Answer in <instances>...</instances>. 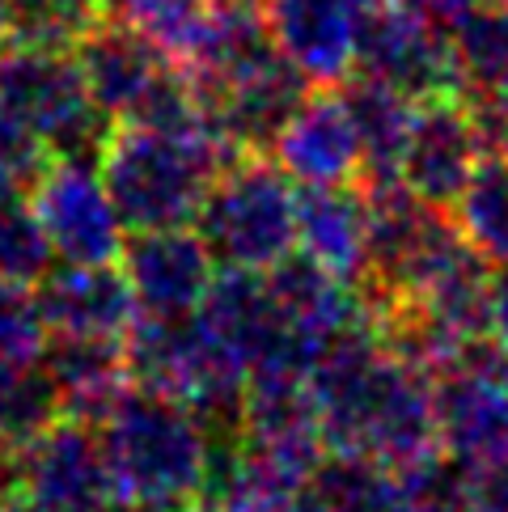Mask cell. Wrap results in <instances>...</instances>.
I'll return each mask as SVG.
<instances>
[{
    "instance_id": "6da1fadb",
    "label": "cell",
    "mask_w": 508,
    "mask_h": 512,
    "mask_svg": "<svg viewBox=\"0 0 508 512\" xmlns=\"http://www.w3.org/2000/svg\"><path fill=\"white\" fill-rule=\"evenodd\" d=\"M310 394L331 453L373 457L394 470H415L441 453L432 373L398 352L373 314L322 347Z\"/></svg>"
},
{
    "instance_id": "7a4b0ae2",
    "label": "cell",
    "mask_w": 508,
    "mask_h": 512,
    "mask_svg": "<svg viewBox=\"0 0 508 512\" xmlns=\"http://www.w3.org/2000/svg\"><path fill=\"white\" fill-rule=\"evenodd\" d=\"M115 496L157 512H183L208 496L216 428L183 398L132 381L98 419Z\"/></svg>"
},
{
    "instance_id": "3957f363",
    "label": "cell",
    "mask_w": 508,
    "mask_h": 512,
    "mask_svg": "<svg viewBox=\"0 0 508 512\" xmlns=\"http://www.w3.org/2000/svg\"><path fill=\"white\" fill-rule=\"evenodd\" d=\"M229 161H238V153L204 115L166 127L115 123L98 153V170L123 229L140 233L191 225Z\"/></svg>"
},
{
    "instance_id": "277c9868",
    "label": "cell",
    "mask_w": 508,
    "mask_h": 512,
    "mask_svg": "<svg viewBox=\"0 0 508 512\" xmlns=\"http://www.w3.org/2000/svg\"><path fill=\"white\" fill-rule=\"evenodd\" d=\"M195 229L221 267L271 271L297 254V182L271 153H242L212 182Z\"/></svg>"
},
{
    "instance_id": "5b68a950",
    "label": "cell",
    "mask_w": 508,
    "mask_h": 512,
    "mask_svg": "<svg viewBox=\"0 0 508 512\" xmlns=\"http://www.w3.org/2000/svg\"><path fill=\"white\" fill-rule=\"evenodd\" d=\"M127 360L140 386L183 398L208 419L216 432L238 428L246 373L221 343H216L204 322L191 318H144L127 335Z\"/></svg>"
},
{
    "instance_id": "8992f818",
    "label": "cell",
    "mask_w": 508,
    "mask_h": 512,
    "mask_svg": "<svg viewBox=\"0 0 508 512\" xmlns=\"http://www.w3.org/2000/svg\"><path fill=\"white\" fill-rule=\"evenodd\" d=\"M0 94L13 102L51 157H94L111 136V115L94 102L72 51L9 43L0 51Z\"/></svg>"
},
{
    "instance_id": "52a82bcc",
    "label": "cell",
    "mask_w": 508,
    "mask_h": 512,
    "mask_svg": "<svg viewBox=\"0 0 508 512\" xmlns=\"http://www.w3.org/2000/svg\"><path fill=\"white\" fill-rule=\"evenodd\" d=\"M356 72L394 85L415 102L462 94L449 22L428 0H381L369 13Z\"/></svg>"
},
{
    "instance_id": "ba28073f",
    "label": "cell",
    "mask_w": 508,
    "mask_h": 512,
    "mask_svg": "<svg viewBox=\"0 0 508 512\" xmlns=\"http://www.w3.org/2000/svg\"><path fill=\"white\" fill-rule=\"evenodd\" d=\"M441 453L458 462H508V356L492 339L432 373Z\"/></svg>"
},
{
    "instance_id": "9c48e42d",
    "label": "cell",
    "mask_w": 508,
    "mask_h": 512,
    "mask_svg": "<svg viewBox=\"0 0 508 512\" xmlns=\"http://www.w3.org/2000/svg\"><path fill=\"white\" fill-rule=\"evenodd\" d=\"M30 204L60 263H119L123 221L102 182V170H94V157H51L47 170L34 178Z\"/></svg>"
},
{
    "instance_id": "30bf717a",
    "label": "cell",
    "mask_w": 508,
    "mask_h": 512,
    "mask_svg": "<svg viewBox=\"0 0 508 512\" xmlns=\"http://www.w3.org/2000/svg\"><path fill=\"white\" fill-rule=\"evenodd\" d=\"M377 5L381 0H263L271 39L310 85H343L352 77Z\"/></svg>"
},
{
    "instance_id": "8fae6325",
    "label": "cell",
    "mask_w": 508,
    "mask_h": 512,
    "mask_svg": "<svg viewBox=\"0 0 508 512\" xmlns=\"http://www.w3.org/2000/svg\"><path fill=\"white\" fill-rule=\"evenodd\" d=\"M119 267L144 318H191L216 280V259L199 229H140L123 242Z\"/></svg>"
},
{
    "instance_id": "7c38bea8",
    "label": "cell",
    "mask_w": 508,
    "mask_h": 512,
    "mask_svg": "<svg viewBox=\"0 0 508 512\" xmlns=\"http://www.w3.org/2000/svg\"><path fill=\"white\" fill-rule=\"evenodd\" d=\"M13 487L64 504L72 512H94L115 496L111 470H106L98 424L81 415H60L39 436L13 453Z\"/></svg>"
},
{
    "instance_id": "4fadbf2b",
    "label": "cell",
    "mask_w": 508,
    "mask_h": 512,
    "mask_svg": "<svg viewBox=\"0 0 508 512\" xmlns=\"http://www.w3.org/2000/svg\"><path fill=\"white\" fill-rule=\"evenodd\" d=\"M271 157L301 187H339L360 182L365 174V149H360L356 119L348 111L339 85H310L301 106L284 119L271 140Z\"/></svg>"
},
{
    "instance_id": "5bb4252c",
    "label": "cell",
    "mask_w": 508,
    "mask_h": 512,
    "mask_svg": "<svg viewBox=\"0 0 508 512\" xmlns=\"http://www.w3.org/2000/svg\"><path fill=\"white\" fill-rule=\"evenodd\" d=\"M483 157L487 153L479 144L475 119H470L462 94L415 102L411 140L403 153V182L424 204L453 212L458 195L466 191V182L483 166Z\"/></svg>"
},
{
    "instance_id": "9a60e30c",
    "label": "cell",
    "mask_w": 508,
    "mask_h": 512,
    "mask_svg": "<svg viewBox=\"0 0 508 512\" xmlns=\"http://www.w3.org/2000/svg\"><path fill=\"white\" fill-rule=\"evenodd\" d=\"M34 301H39L47 335L127 339L132 326L140 322V305L119 263H98V267L64 263L34 284Z\"/></svg>"
},
{
    "instance_id": "2e32d148",
    "label": "cell",
    "mask_w": 508,
    "mask_h": 512,
    "mask_svg": "<svg viewBox=\"0 0 508 512\" xmlns=\"http://www.w3.org/2000/svg\"><path fill=\"white\" fill-rule=\"evenodd\" d=\"M297 250L343 284L365 280L369 267V195L360 182L297 191Z\"/></svg>"
},
{
    "instance_id": "e0dca14e",
    "label": "cell",
    "mask_w": 508,
    "mask_h": 512,
    "mask_svg": "<svg viewBox=\"0 0 508 512\" xmlns=\"http://www.w3.org/2000/svg\"><path fill=\"white\" fill-rule=\"evenodd\" d=\"M39 364L56 381L64 415H81L89 424L115 407V398L132 386V360L127 339H98V335H47Z\"/></svg>"
},
{
    "instance_id": "ac0fdd59",
    "label": "cell",
    "mask_w": 508,
    "mask_h": 512,
    "mask_svg": "<svg viewBox=\"0 0 508 512\" xmlns=\"http://www.w3.org/2000/svg\"><path fill=\"white\" fill-rule=\"evenodd\" d=\"M348 98V111L356 119L360 132V149H365V187H381V182H403V153L411 140V123H415V98L398 94L394 85L352 72L339 85Z\"/></svg>"
},
{
    "instance_id": "d6986e66",
    "label": "cell",
    "mask_w": 508,
    "mask_h": 512,
    "mask_svg": "<svg viewBox=\"0 0 508 512\" xmlns=\"http://www.w3.org/2000/svg\"><path fill=\"white\" fill-rule=\"evenodd\" d=\"M106 17L153 43L191 77L216 34L221 0H106Z\"/></svg>"
},
{
    "instance_id": "ffe728a7",
    "label": "cell",
    "mask_w": 508,
    "mask_h": 512,
    "mask_svg": "<svg viewBox=\"0 0 508 512\" xmlns=\"http://www.w3.org/2000/svg\"><path fill=\"white\" fill-rule=\"evenodd\" d=\"M403 479L420 512H508V462H458L437 453Z\"/></svg>"
},
{
    "instance_id": "44dd1931",
    "label": "cell",
    "mask_w": 508,
    "mask_h": 512,
    "mask_svg": "<svg viewBox=\"0 0 508 512\" xmlns=\"http://www.w3.org/2000/svg\"><path fill=\"white\" fill-rule=\"evenodd\" d=\"M310 496L322 512H420L403 470L352 453L322 457L310 479Z\"/></svg>"
},
{
    "instance_id": "7402d4cb",
    "label": "cell",
    "mask_w": 508,
    "mask_h": 512,
    "mask_svg": "<svg viewBox=\"0 0 508 512\" xmlns=\"http://www.w3.org/2000/svg\"><path fill=\"white\" fill-rule=\"evenodd\" d=\"M60 415L64 402L56 394V381L47 377L39 360L0 356V449L17 453Z\"/></svg>"
},
{
    "instance_id": "603a6c76",
    "label": "cell",
    "mask_w": 508,
    "mask_h": 512,
    "mask_svg": "<svg viewBox=\"0 0 508 512\" xmlns=\"http://www.w3.org/2000/svg\"><path fill=\"white\" fill-rule=\"evenodd\" d=\"M453 56L462 72V94L508 89V0H487L449 22Z\"/></svg>"
},
{
    "instance_id": "cb8c5ba5",
    "label": "cell",
    "mask_w": 508,
    "mask_h": 512,
    "mask_svg": "<svg viewBox=\"0 0 508 512\" xmlns=\"http://www.w3.org/2000/svg\"><path fill=\"white\" fill-rule=\"evenodd\" d=\"M453 221L487 263L508 267V161L483 157V166L453 204Z\"/></svg>"
},
{
    "instance_id": "d4e9b609",
    "label": "cell",
    "mask_w": 508,
    "mask_h": 512,
    "mask_svg": "<svg viewBox=\"0 0 508 512\" xmlns=\"http://www.w3.org/2000/svg\"><path fill=\"white\" fill-rule=\"evenodd\" d=\"M51 242L26 187L0 182V280L34 288L51 271Z\"/></svg>"
},
{
    "instance_id": "484cf974",
    "label": "cell",
    "mask_w": 508,
    "mask_h": 512,
    "mask_svg": "<svg viewBox=\"0 0 508 512\" xmlns=\"http://www.w3.org/2000/svg\"><path fill=\"white\" fill-rule=\"evenodd\" d=\"M13 43L72 51L106 17V0H9Z\"/></svg>"
},
{
    "instance_id": "4316f807",
    "label": "cell",
    "mask_w": 508,
    "mask_h": 512,
    "mask_svg": "<svg viewBox=\"0 0 508 512\" xmlns=\"http://www.w3.org/2000/svg\"><path fill=\"white\" fill-rule=\"evenodd\" d=\"M47 343V322L39 301L26 284L0 280V356L9 360H39Z\"/></svg>"
},
{
    "instance_id": "83f0119b",
    "label": "cell",
    "mask_w": 508,
    "mask_h": 512,
    "mask_svg": "<svg viewBox=\"0 0 508 512\" xmlns=\"http://www.w3.org/2000/svg\"><path fill=\"white\" fill-rule=\"evenodd\" d=\"M47 144L34 136V127L13 111V102L0 94V182H13V187H34V178L47 170Z\"/></svg>"
},
{
    "instance_id": "f1b7e54d",
    "label": "cell",
    "mask_w": 508,
    "mask_h": 512,
    "mask_svg": "<svg viewBox=\"0 0 508 512\" xmlns=\"http://www.w3.org/2000/svg\"><path fill=\"white\" fill-rule=\"evenodd\" d=\"M462 98L470 119H475L483 153L508 161V89H475V94H462Z\"/></svg>"
},
{
    "instance_id": "f546056e",
    "label": "cell",
    "mask_w": 508,
    "mask_h": 512,
    "mask_svg": "<svg viewBox=\"0 0 508 512\" xmlns=\"http://www.w3.org/2000/svg\"><path fill=\"white\" fill-rule=\"evenodd\" d=\"M487 339L508 356V267H500L487 284Z\"/></svg>"
},
{
    "instance_id": "4dcf8cb0",
    "label": "cell",
    "mask_w": 508,
    "mask_h": 512,
    "mask_svg": "<svg viewBox=\"0 0 508 512\" xmlns=\"http://www.w3.org/2000/svg\"><path fill=\"white\" fill-rule=\"evenodd\" d=\"M0 512H72V508L51 504V500H43V496H30V491L13 487V491H5V496H0Z\"/></svg>"
},
{
    "instance_id": "1f68e13d",
    "label": "cell",
    "mask_w": 508,
    "mask_h": 512,
    "mask_svg": "<svg viewBox=\"0 0 508 512\" xmlns=\"http://www.w3.org/2000/svg\"><path fill=\"white\" fill-rule=\"evenodd\" d=\"M432 9H437L445 22H453V17H462V13H470V9H479V5H487V0H428Z\"/></svg>"
},
{
    "instance_id": "d6a6232c",
    "label": "cell",
    "mask_w": 508,
    "mask_h": 512,
    "mask_svg": "<svg viewBox=\"0 0 508 512\" xmlns=\"http://www.w3.org/2000/svg\"><path fill=\"white\" fill-rule=\"evenodd\" d=\"M94 512H157V508L140 504V500H127V496H111V500H102Z\"/></svg>"
},
{
    "instance_id": "836d02e7",
    "label": "cell",
    "mask_w": 508,
    "mask_h": 512,
    "mask_svg": "<svg viewBox=\"0 0 508 512\" xmlns=\"http://www.w3.org/2000/svg\"><path fill=\"white\" fill-rule=\"evenodd\" d=\"M13 43V17H9V5L0 0V51H5Z\"/></svg>"
},
{
    "instance_id": "e575fe53",
    "label": "cell",
    "mask_w": 508,
    "mask_h": 512,
    "mask_svg": "<svg viewBox=\"0 0 508 512\" xmlns=\"http://www.w3.org/2000/svg\"><path fill=\"white\" fill-rule=\"evenodd\" d=\"M288 512H322V508H318V500L310 496V491H305V496H301L293 508H288Z\"/></svg>"
},
{
    "instance_id": "d590c367",
    "label": "cell",
    "mask_w": 508,
    "mask_h": 512,
    "mask_svg": "<svg viewBox=\"0 0 508 512\" xmlns=\"http://www.w3.org/2000/svg\"><path fill=\"white\" fill-rule=\"evenodd\" d=\"M183 512H221V508L208 504V500H199V504H191V508H183Z\"/></svg>"
},
{
    "instance_id": "8d00e7d4",
    "label": "cell",
    "mask_w": 508,
    "mask_h": 512,
    "mask_svg": "<svg viewBox=\"0 0 508 512\" xmlns=\"http://www.w3.org/2000/svg\"><path fill=\"white\" fill-rule=\"evenodd\" d=\"M5 5H9V0H5Z\"/></svg>"
}]
</instances>
